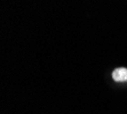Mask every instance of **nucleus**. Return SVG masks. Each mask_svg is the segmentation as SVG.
Listing matches in <instances>:
<instances>
[{
    "label": "nucleus",
    "instance_id": "f257e3e1",
    "mask_svg": "<svg viewBox=\"0 0 127 114\" xmlns=\"http://www.w3.org/2000/svg\"><path fill=\"white\" fill-rule=\"evenodd\" d=\"M112 78L115 81H118V82L127 81V68H125V67L116 68L112 72Z\"/></svg>",
    "mask_w": 127,
    "mask_h": 114
}]
</instances>
